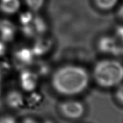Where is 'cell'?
<instances>
[{"label":"cell","instance_id":"cell-1","mask_svg":"<svg viewBox=\"0 0 123 123\" xmlns=\"http://www.w3.org/2000/svg\"><path fill=\"white\" fill-rule=\"evenodd\" d=\"M89 76L82 67L65 65L57 68L51 77V85L59 94L74 96L82 93L87 88Z\"/></svg>","mask_w":123,"mask_h":123},{"label":"cell","instance_id":"cell-2","mask_svg":"<svg viewBox=\"0 0 123 123\" xmlns=\"http://www.w3.org/2000/svg\"><path fill=\"white\" fill-rule=\"evenodd\" d=\"M93 78L99 85L109 88L118 84L123 79V67L116 61L99 62L93 70Z\"/></svg>","mask_w":123,"mask_h":123},{"label":"cell","instance_id":"cell-3","mask_svg":"<svg viewBox=\"0 0 123 123\" xmlns=\"http://www.w3.org/2000/svg\"><path fill=\"white\" fill-rule=\"evenodd\" d=\"M58 110L65 118L70 120H77L83 115L85 107L80 101L71 99L61 102L58 105Z\"/></svg>","mask_w":123,"mask_h":123},{"label":"cell","instance_id":"cell-4","mask_svg":"<svg viewBox=\"0 0 123 123\" xmlns=\"http://www.w3.org/2000/svg\"><path fill=\"white\" fill-rule=\"evenodd\" d=\"M21 30L25 36L36 38L44 35L47 31V24L41 17L35 15L32 22L28 25L22 26Z\"/></svg>","mask_w":123,"mask_h":123},{"label":"cell","instance_id":"cell-5","mask_svg":"<svg viewBox=\"0 0 123 123\" xmlns=\"http://www.w3.org/2000/svg\"><path fill=\"white\" fill-rule=\"evenodd\" d=\"M35 61V56L31 48L23 47L18 49L14 54V63L20 70L27 68Z\"/></svg>","mask_w":123,"mask_h":123},{"label":"cell","instance_id":"cell-6","mask_svg":"<svg viewBox=\"0 0 123 123\" xmlns=\"http://www.w3.org/2000/svg\"><path fill=\"white\" fill-rule=\"evenodd\" d=\"M38 78L37 74L32 70L25 68L21 70L19 75V82L21 88L27 92L35 90L38 85Z\"/></svg>","mask_w":123,"mask_h":123},{"label":"cell","instance_id":"cell-7","mask_svg":"<svg viewBox=\"0 0 123 123\" xmlns=\"http://www.w3.org/2000/svg\"><path fill=\"white\" fill-rule=\"evenodd\" d=\"M52 45V40L43 35L36 38L31 49L35 57H40L47 54L51 49Z\"/></svg>","mask_w":123,"mask_h":123},{"label":"cell","instance_id":"cell-8","mask_svg":"<svg viewBox=\"0 0 123 123\" xmlns=\"http://www.w3.org/2000/svg\"><path fill=\"white\" fill-rule=\"evenodd\" d=\"M16 26L10 20H0V39L3 42H9L15 38Z\"/></svg>","mask_w":123,"mask_h":123},{"label":"cell","instance_id":"cell-9","mask_svg":"<svg viewBox=\"0 0 123 123\" xmlns=\"http://www.w3.org/2000/svg\"><path fill=\"white\" fill-rule=\"evenodd\" d=\"M6 105L11 109H21L25 105V98L20 92L13 90L9 91L5 98Z\"/></svg>","mask_w":123,"mask_h":123},{"label":"cell","instance_id":"cell-10","mask_svg":"<svg viewBox=\"0 0 123 123\" xmlns=\"http://www.w3.org/2000/svg\"><path fill=\"white\" fill-rule=\"evenodd\" d=\"M99 50L106 53H112L117 55L122 52L121 48L118 47L116 41L110 37H103L98 42Z\"/></svg>","mask_w":123,"mask_h":123},{"label":"cell","instance_id":"cell-11","mask_svg":"<svg viewBox=\"0 0 123 123\" xmlns=\"http://www.w3.org/2000/svg\"><path fill=\"white\" fill-rule=\"evenodd\" d=\"M19 0H0V11L7 15H13L19 10Z\"/></svg>","mask_w":123,"mask_h":123},{"label":"cell","instance_id":"cell-12","mask_svg":"<svg viewBox=\"0 0 123 123\" xmlns=\"http://www.w3.org/2000/svg\"><path fill=\"white\" fill-rule=\"evenodd\" d=\"M25 105H27L30 108H35L40 105L43 101V97L38 92L35 91L31 92L29 95L25 98Z\"/></svg>","mask_w":123,"mask_h":123},{"label":"cell","instance_id":"cell-13","mask_svg":"<svg viewBox=\"0 0 123 123\" xmlns=\"http://www.w3.org/2000/svg\"><path fill=\"white\" fill-rule=\"evenodd\" d=\"M32 67H33V70L34 73H35L38 77L40 76H45L48 74L50 71L49 66L43 61H34L32 64Z\"/></svg>","mask_w":123,"mask_h":123},{"label":"cell","instance_id":"cell-14","mask_svg":"<svg viewBox=\"0 0 123 123\" xmlns=\"http://www.w3.org/2000/svg\"><path fill=\"white\" fill-rule=\"evenodd\" d=\"M45 0H25L27 7L33 13H38L43 8Z\"/></svg>","mask_w":123,"mask_h":123},{"label":"cell","instance_id":"cell-15","mask_svg":"<svg viewBox=\"0 0 123 123\" xmlns=\"http://www.w3.org/2000/svg\"><path fill=\"white\" fill-rule=\"evenodd\" d=\"M34 17H35V14L30 11H25L21 13L19 15V23L21 25V27L30 24L32 22Z\"/></svg>","mask_w":123,"mask_h":123},{"label":"cell","instance_id":"cell-16","mask_svg":"<svg viewBox=\"0 0 123 123\" xmlns=\"http://www.w3.org/2000/svg\"><path fill=\"white\" fill-rule=\"evenodd\" d=\"M95 3L99 9L107 10L113 7L118 0H94Z\"/></svg>","mask_w":123,"mask_h":123},{"label":"cell","instance_id":"cell-17","mask_svg":"<svg viewBox=\"0 0 123 123\" xmlns=\"http://www.w3.org/2000/svg\"><path fill=\"white\" fill-rule=\"evenodd\" d=\"M11 69V66L10 63L6 61H0V74L2 76L3 74H6L8 73H9Z\"/></svg>","mask_w":123,"mask_h":123},{"label":"cell","instance_id":"cell-18","mask_svg":"<svg viewBox=\"0 0 123 123\" xmlns=\"http://www.w3.org/2000/svg\"><path fill=\"white\" fill-rule=\"evenodd\" d=\"M116 98L117 100L123 105V86L118 88L116 93Z\"/></svg>","mask_w":123,"mask_h":123},{"label":"cell","instance_id":"cell-19","mask_svg":"<svg viewBox=\"0 0 123 123\" xmlns=\"http://www.w3.org/2000/svg\"><path fill=\"white\" fill-rule=\"evenodd\" d=\"M0 123H16V121L12 117L4 116L0 118Z\"/></svg>","mask_w":123,"mask_h":123},{"label":"cell","instance_id":"cell-20","mask_svg":"<svg viewBox=\"0 0 123 123\" xmlns=\"http://www.w3.org/2000/svg\"><path fill=\"white\" fill-rule=\"evenodd\" d=\"M6 53V46L5 42L0 40V58L2 57Z\"/></svg>","mask_w":123,"mask_h":123},{"label":"cell","instance_id":"cell-21","mask_svg":"<svg viewBox=\"0 0 123 123\" xmlns=\"http://www.w3.org/2000/svg\"><path fill=\"white\" fill-rule=\"evenodd\" d=\"M21 123H39L38 121H36L35 119H33V118H25L24 120L21 122Z\"/></svg>","mask_w":123,"mask_h":123},{"label":"cell","instance_id":"cell-22","mask_svg":"<svg viewBox=\"0 0 123 123\" xmlns=\"http://www.w3.org/2000/svg\"><path fill=\"white\" fill-rule=\"evenodd\" d=\"M118 14H119V16H120L121 18H123V6L121 8V9L119 10Z\"/></svg>","mask_w":123,"mask_h":123},{"label":"cell","instance_id":"cell-23","mask_svg":"<svg viewBox=\"0 0 123 123\" xmlns=\"http://www.w3.org/2000/svg\"><path fill=\"white\" fill-rule=\"evenodd\" d=\"M122 38H123V36L122 37ZM121 49H122V52H123V47L121 48Z\"/></svg>","mask_w":123,"mask_h":123},{"label":"cell","instance_id":"cell-24","mask_svg":"<svg viewBox=\"0 0 123 123\" xmlns=\"http://www.w3.org/2000/svg\"><path fill=\"white\" fill-rule=\"evenodd\" d=\"M1 77H2V76L0 74V83H1Z\"/></svg>","mask_w":123,"mask_h":123}]
</instances>
